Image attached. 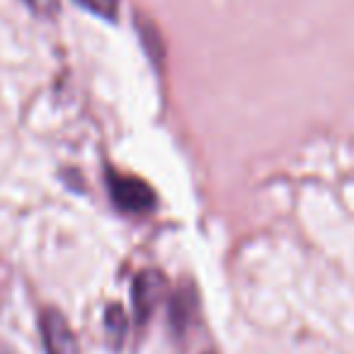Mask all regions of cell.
I'll return each instance as SVG.
<instances>
[{"label": "cell", "instance_id": "obj_1", "mask_svg": "<svg viewBox=\"0 0 354 354\" xmlns=\"http://www.w3.org/2000/svg\"><path fill=\"white\" fill-rule=\"evenodd\" d=\"M107 189L112 202L127 214H146L156 207V194L143 180L107 170Z\"/></svg>", "mask_w": 354, "mask_h": 354}, {"label": "cell", "instance_id": "obj_2", "mask_svg": "<svg viewBox=\"0 0 354 354\" xmlns=\"http://www.w3.org/2000/svg\"><path fill=\"white\" fill-rule=\"evenodd\" d=\"M41 339H44L46 354H80L75 333L71 330L68 320L59 310H44L41 313Z\"/></svg>", "mask_w": 354, "mask_h": 354}, {"label": "cell", "instance_id": "obj_3", "mask_svg": "<svg viewBox=\"0 0 354 354\" xmlns=\"http://www.w3.org/2000/svg\"><path fill=\"white\" fill-rule=\"evenodd\" d=\"M162 294V277L158 272H143L133 281V308L138 320H146L153 313L158 299Z\"/></svg>", "mask_w": 354, "mask_h": 354}, {"label": "cell", "instance_id": "obj_4", "mask_svg": "<svg viewBox=\"0 0 354 354\" xmlns=\"http://www.w3.org/2000/svg\"><path fill=\"white\" fill-rule=\"evenodd\" d=\"M104 328H107L109 342H114L119 347L122 339L127 337V315H124L122 306H109L107 315H104Z\"/></svg>", "mask_w": 354, "mask_h": 354}, {"label": "cell", "instance_id": "obj_5", "mask_svg": "<svg viewBox=\"0 0 354 354\" xmlns=\"http://www.w3.org/2000/svg\"><path fill=\"white\" fill-rule=\"evenodd\" d=\"M75 3L97 17H104V20H109V22L117 20L119 0H75Z\"/></svg>", "mask_w": 354, "mask_h": 354}, {"label": "cell", "instance_id": "obj_6", "mask_svg": "<svg viewBox=\"0 0 354 354\" xmlns=\"http://www.w3.org/2000/svg\"><path fill=\"white\" fill-rule=\"evenodd\" d=\"M25 3L41 15H51V12L59 10V0H25Z\"/></svg>", "mask_w": 354, "mask_h": 354}, {"label": "cell", "instance_id": "obj_7", "mask_svg": "<svg viewBox=\"0 0 354 354\" xmlns=\"http://www.w3.org/2000/svg\"><path fill=\"white\" fill-rule=\"evenodd\" d=\"M207 354H214V352H207Z\"/></svg>", "mask_w": 354, "mask_h": 354}]
</instances>
